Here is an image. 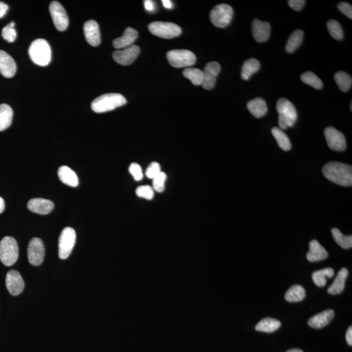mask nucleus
<instances>
[{"instance_id":"f257e3e1","label":"nucleus","mask_w":352,"mask_h":352,"mask_svg":"<svg viewBox=\"0 0 352 352\" xmlns=\"http://www.w3.org/2000/svg\"><path fill=\"white\" fill-rule=\"evenodd\" d=\"M323 174L329 181L337 185L348 187L352 185V167L338 162H330L324 166Z\"/></svg>"},{"instance_id":"f03ea898","label":"nucleus","mask_w":352,"mask_h":352,"mask_svg":"<svg viewBox=\"0 0 352 352\" xmlns=\"http://www.w3.org/2000/svg\"><path fill=\"white\" fill-rule=\"evenodd\" d=\"M276 108L279 113V127L282 130L294 126L297 120V112L291 102L281 98L277 101Z\"/></svg>"},{"instance_id":"7ed1b4c3","label":"nucleus","mask_w":352,"mask_h":352,"mask_svg":"<svg viewBox=\"0 0 352 352\" xmlns=\"http://www.w3.org/2000/svg\"><path fill=\"white\" fill-rule=\"evenodd\" d=\"M126 103V99L121 94H106L95 99L91 106L95 112L104 113L114 110Z\"/></svg>"},{"instance_id":"20e7f679","label":"nucleus","mask_w":352,"mask_h":352,"mask_svg":"<svg viewBox=\"0 0 352 352\" xmlns=\"http://www.w3.org/2000/svg\"><path fill=\"white\" fill-rule=\"evenodd\" d=\"M29 55L33 63L40 66H47L51 60V49L49 43L43 38H37L29 48Z\"/></svg>"},{"instance_id":"39448f33","label":"nucleus","mask_w":352,"mask_h":352,"mask_svg":"<svg viewBox=\"0 0 352 352\" xmlns=\"http://www.w3.org/2000/svg\"><path fill=\"white\" fill-rule=\"evenodd\" d=\"M19 258V247L13 237L6 236L0 242V260L6 266L15 264Z\"/></svg>"},{"instance_id":"423d86ee","label":"nucleus","mask_w":352,"mask_h":352,"mask_svg":"<svg viewBox=\"0 0 352 352\" xmlns=\"http://www.w3.org/2000/svg\"><path fill=\"white\" fill-rule=\"evenodd\" d=\"M233 16V11L228 4H219L215 6L210 13L211 23L217 28H226L230 24Z\"/></svg>"},{"instance_id":"0eeeda50","label":"nucleus","mask_w":352,"mask_h":352,"mask_svg":"<svg viewBox=\"0 0 352 352\" xmlns=\"http://www.w3.org/2000/svg\"><path fill=\"white\" fill-rule=\"evenodd\" d=\"M148 29L153 35L163 38L178 37L182 32L180 27L172 22H153L149 24Z\"/></svg>"},{"instance_id":"6e6552de","label":"nucleus","mask_w":352,"mask_h":352,"mask_svg":"<svg viewBox=\"0 0 352 352\" xmlns=\"http://www.w3.org/2000/svg\"><path fill=\"white\" fill-rule=\"evenodd\" d=\"M76 235L73 228L67 227L61 231L59 238V257L67 259L71 254L76 243Z\"/></svg>"},{"instance_id":"1a4fd4ad","label":"nucleus","mask_w":352,"mask_h":352,"mask_svg":"<svg viewBox=\"0 0 352 352\" xmlns=\"http://www.w3.org/2000/svg\"><path fill=\"white\" fill-rule=\"evenodd\" d=\"M167 56L170 64L176 68L190 67L197 61L194 54L187 50H172Z\"/></svg>"},{"instance_id":"9d476101","label":"nucleus","mask_w":352,"mask_h":352,"mask_svg":"<svg viewBox=\"0 0 352 352\" xmlns=\"http://www.w3.org/2000/svg\"><path fill=\"white\" fill-rule=\"evenodd\" d=\"M49 11L56 29L65 31L69 26V20L64 8L60 2L53 1L50 4Z\"/></svg>"},{"instance_id":"9b49d317","label":"nucleus","mask_w":352,"mask_h":352,"mask_svg":"<svg viewBox=\"0 0 352 352\" xmlns=\"http://www.w3.org/2000/svg\"><path fill=\"white\" fill-rule=\"evenodd\" d=\"M328 146L333 151H343L346 148V138L341 132L332 127H327L324 131Z\"/></svg>"},{"instance_id":"f8f14e48","label":"nucleus","mask_w":352,"mask_h":352,"mask_svg":"<svg viewBox=\"0 0 352 352\" xmlns=\"http://www.w3.org/2000/svg\"><path fill=\"white\" fill-rule=\"evenodd\" d=\"M45 253V246L42 240L34 238L30 240L28 247V258L31 265L38 266L42 264Z\"/></svg>"},{"instance_id":"ddd939ff","label":"nucleus","mask_w":352,"mask_h":352,"mask_svg":"<svg viewBox=\"0 0 352 352\" xmlns=\"http://www.w3.org/2000/svg\"><path fill=\"white\" fill-rule=\"evenodd\" d=\"M140 49L136 45H132L122 50H117L113 53L115 61L122 65H129L133 63L139 55Z\"/></svg>"},{"instance_id":"4468645a","label":"nucleus","mask_w":352,"mask_h":352,"mask_svg":"<svg viewBox=\"0 0 352 352\" xmlns=\"http://www.w3.org/2000/svg\"><path fill=\"white\" fill-rule=\"evenodd\" d=\"M221 69V65L216 61H211L206 65L203 70L204 79L202 85L204 89L210 90L214 88Z\"/></svg>"},{"instance_id":"2eb2a0df","label":"nucleus","mask_w":352,"mask_h":352,"mask_svg":"<svg viewBox=\"0 0 352 352\" xmlns=\"http://www.w3.org/2000/svg\"><path fill=\"white\" fill-rule=\"evenodd\" d=\"M6 283L7 289L13 296H18L24 290L23 279L16 270H11L7 273Z\"/></svg>"},{"instance_id":"dca6fc26","label":"nucleus","mask_w":352,"mask_h":352,"mask_svg":"<svg viewBox=\"0 0 352 352\" xmlns=\"http://www.w3.org/2000/svg\"><path fill=\"white\" fill-rule=\"evenodd\" d=\"M17 71L14 59L6 52L0 50V73L6 78H12Z\"/></svg>"},{"instance_id":"f3484780","label":"nucleus","mask_w":352,"mask_h":352,"mask_svg":"<svg viewBox=\"0 0 352 352\" xmlns=\"http://www.w3.org/2000/svg\"><path fill=\"white\" fill-rule=\"evenodd\" d=\"M84 32L86 41L93 47H97L101 43V33H100L98 24L95 20H90L84 25Z\"/></svg>"},{"instance_id":"a211bd4d","label":"nucleus","mask_w":352,"mask_h":352,"mask_svg":"<svg viewBox=\"0 0 352 352\" xmlns=\"http://www.w3.org/2000/svg\"><path fill=\"white\" fill-rule=\"evenodd\" d=\"M252 31L254 40L258 43L266 42L271 33V26L269 22L254 19L252 24Z\"/></svg>"},{"instance_id":"6ab92c4d","label":"nucleus","mask_w":352,"mask_h":352,"mask_svg":"<svg viewBox=\"0 0 352 352\" xmlns=\"http://www.w3.org/2000/svg\"><path fill=\"white\" fill-rule=\"evenodd\" d=\"M28 210L40 215H47L54 208L53 202L44 199H33L28 202Z\"/></svg>"},{"instance_id":"aec40b11","label":"nucleus","mask_w":352,"mask_h":352,"mask_svg":"<svg viewBox=\"0 0 352 352\" xmlns=\"http://www.w3.org/2000/svg\"><path fill=\"white\" fill-rule=\"evenodd\" d=\"M335 317V312L328 309L311 317L308 321V326L315 329H322L328 326Z\"/></svg>"},{"instance_id":"412c9836","label":"nucleus","mask_w":352,"mask_h":352,"mask_svg":"<svg viewBox=\"0 0 352 352\" xmlns=\"http://www.w3.org/2000/svg\"><path fill=\"white\" fill-rule=\"evenodd\" d=\"M328 253L318 241L313 240L309 244V251L306 254V258L310 262H319L328 257Z\"/></svg>"},{"instance_id":"4be33fe9","label":"nucleus","mask_w":352,"mask_h":352,"mask_svg":"<svg viewBox=\"0 0 352 352\" xmlns=\"http://www.w3.org/2000/svg\"><path fill=\"white\" fill-rule=\"evenodd\" d=\"M138 33L136 29L127 28L122 37L113 40V46L115 49L119 50L131 47L138 38Z\"/></svg>"},{"instance_id":"5701e85b","label":"nucleus","mask_w":352,"mask_h":352,"mask_svg":"<svg viewBox=\"0 0 352 352\" xmlns=\"http://www.w3.org/2000/svg\"><path fill=\"white\" fill-rule=\"evenodd\" d=\"M347 276H348V271L346 268H342L340 269L333 283L328 288V294L331 295L341 294L344 291L345 283H346Z\"/></svg>"},{"instance_id":"b1692460","label":"nucleus","mask_w":352,"mask_h":352,"mask_svg":"<svg viewBox=\"0 0 352 352\" xmlns=\"http://www.w3.org/2000/svg\"><path fill=\"white\" fill-rule=\"evenodd\" d=\"M58 175L61 182L70 186V187H75L79 185V179L75 172L73 170L67 167L62 166L58 169Z\"/></svg>"},{"instance_id":"393cba45","label":"nucleus","mask_w":352,"mask_h":352,"mask_svg":"<svg viewBox=\"0 0 352 352\" xmlns=\"http://www.w3.org/2000/svg\"><path fill=\"white\" fill-rule=\"evenodd\" d=\"M247 108L254 117L260 118L264 116L267 112V105L265 100L258 97L247 103Z\"/></svg>"},{"instance_id":"a878e982","label":"nucleus","mask_w":352,"mask_h":352,"mask_svg":"<svg viewBox=\"0 0 352 352\" xmlns=\"http://www.w3.org/2000/svg\"><path fill=\"white\" fill-rule=\"evenodd\" d=\"M13 111L7 104H0V131H5L12 124Z\"/></svg>"},{"instance_id":"bb28decb","label":"nucleus","mask_w":352,"mask_h":352,"mask_svg":"<svg viewBox=\"0 0 352 352\" xmlns=\"http://www.w3.org/2000/svg\"><path fill=\"white\" fill-rule=\"evenodd\" d=\"M281 326V323L279 320L272 318H265L259 322L255 329L256 331L262 332L272 333L280 328Z\"/></svg>"},{"instance_id":"cd10ccee","label":"nucleus","mask_w":352,"mask_h":352,"mask_svg":"<svg viewBox=\"0 0 352 352\" xmlns=\"http://www.w3.org/2000/svg\"><path fill=\"white\" fill-rule=\"evenodd\" d=\"M260 68V63L254 58L249 59L245 61L242 68V78L244 81H248L251 76L258 72Z\"/></svg>"},{"instance_id":"c85d7f7f","label":"nucleus","mask_w":352,"mask_h":352,"mask_svg":"<svg viewBox=\"0 0 352 352\" xmlns=\"http://www.w3.org/2000/svg\"><path fill=\"white\" fill-rule=\"evenodd\" d=\"M306 296V291L301 285H294L288 289L285 294V299L290 303L299 302Z\"/></svg>"},{"instance_id":"c756f323","label":"nucleus","mask_w":352,"mask_h":352,"mask_svg":"<svg viewBox=\"0 0 352 352\" xmlns=\"http://www.w3.org/2000/svg\"><path fill=\"white\" fill-rule=\"evenodd\" d=\"M272 136L276 138L279 147L284 151H289L292 148L291 142L287 134L279 127H275L272 129Z\"/></svg>"},{"instance_id":"7c9ffc66","label":"nucleus","mask_w":352,"mask_h":352,"mask_svg":"<svg viewBox=\"0 0 352 352\" xmlns=\"http://www.w3.org/2000/svg\"><path fill=\"white\" fill-rule=\"evenodd\" d=\"M303 35L304 32L301 29H296L294 31L288 38L287 45H286V51L288 53H292L298 49L303 42Z\"/></svg>"},{"instance_id":"2f4dec72","label":"nucleus","mask_w":352,"mask_h":352,"mask_svg":"<svg viewBox=\"0 0 352 352\" xmlns=\"http://www.w3.org/2000/svg\"><path fill=\"white\" fill-rule=\"evenodd\" d=\"M335 272L332 268H326L313 272L312 280L318 287H324L327 284L326 278H332Z\"/></svg>"},{"instance_id":"473e14b6","label":"nucleus","mask_w":352,"mask_h":352,"mask_svg":"<svg viewBox=\"0 0 352 352\" xmlns=\"http://www.w3.org/2000/svg\"><path fill=\"white\" fill-rule=\"evenodd\" d=\"M334 240L335 242L344 249H350L352 247V236H345L337 228L331 230Z\"/></svg>"},{"instance_id":"72a5a7b5","label":"nucleus","mask_w":352,"mask_h":352,"mask_svg":"<svg viewBox=\"0 0 352 352\" xmlns=\"http://www.w3.org/2000/svg\"><path fill=\"white\" fill-rule=\"evenodd\" d=\"M335 80L338 87L343 92H346L351 88L352 85L351 77L346 72L338 71L335 74Z\"/></svg>"},{"instance_id":"f704fd0d","label":"nucleus","mask_w":352,"mask_h":352,"mask_svg":"<svg viewBox=\"0 0 352 352\" xmlns=\"http://www.w3.org/2000/svg\"><path fill=\"white\" fill-rule=\"evenodd\" d=\"M183 74L185 78L189 79L195 86L202 85L203 83V70L195 68H187L183 70Z\"/></svg>"},{"instance_id":"c9c22d12","label":"nucleus","mask_w":352,"mask_h":352,"mask_svg":"<svg viewBox=\"0 0 352 352\" xmlns=\"http://www.w3.org/2000/svg\"><path fill=\"white\" fill-rule=\"evenodd\" d=\"M301 81L306 85L312 86L315 89L320 90L323 88V83L319 76L316 75L312 72H304L301 76Z\"/></svg>"},{"instance_id":"e433bc0d","label":"nucleus","mask_w":352,"mask_h":352,"mask_svg":"<svg viewBox=\"0 0 352 352\" xmlns=\"http://www.w3.org/2000/svg\"><path fill=\"white\" fill-rule=\"evenodd\" d=\"M327 28L330 35L336 40H342L344 37L341 25L335 20H329L327 23Z\"/></svg>"},{"instance_id":"4c0bfd02","label":"nucleus","mask_w":352,"mask_h":352,"mask_svg":"<svg viewBox=\"0 0 352 352\" xmlns=\"http://www.w3.org/2000/svg\"><path fill=\"white\" fill-rule=\"evenodd\" d=\"M15 22L12 21L2 29V37L9 43H13L17 38V33L15 28Z\"/></svg>"},{"instance_id":"58836bf2","label":"nucleus","mask_w":352,"mask_h":352,"mask_svg":"<svg viewBox=\"0 0 352 352\" xmlns=\"http://www.w3.org/2000/svg\"><path fill=\"white\" fill-rule=\"evenodd\" d=\"M136 194L138 197L150 201L154 197V190L151 186L142 185L136 188Z\"/></svg>"},{"instance_id":"ea45409f","label":"nucleus","mask_w":352,"mask_h":352,"mask_svg":"<svg viewBox=\"0 0 352 352\" xmlns=\"http://www.w3.org/2000/svg\"><path fill=\"white\" fill-rule=\"evenodd\" d=\"M167 176L165 172H161L153 179V188L158 192H162L165 190V185Z\"/></svg>"},{"instance_id":"a19ab883","label":"nucleus","mask_w":352,"mask_h":352,"mask_svg":"<svg viewBox=\"0 0 352 352\" xmlns=\"http://www.w3.org/2000/svg\"><path fill=\"white\" fill-rule=\"evenodd\" d=\"M161 172V166L158 163L153 162L149 165L146 172L147 178L153 179Z\"/></svg>"},{"instance_id":"79ce46f5","label":"nucleus","mask_w":352,"mask_h":352,"mask_svg":"<svg viewBox=\"0 0 352 352\" xmlns=\"http://www.w3.org/2000/svg\"><path fill=\"white\" fill-rule=\"evenodd\" d=\"M129 172L136 181H140L143 178L142 168L137 163H132L129 167Z\"/></svg>"},{"instance_id":"37998d69","label":"nucleus","mask_w":352,"mask_h":352,"mask_svg":"<svg viewBox=\"0 0 352 352\" xmlns=\"http://www.w3.org/2000/svg\"><path fill=\"white\" fill-rule=\"evenodd\" d=\"M338 10L349 19H352V7L347 2H340L338 5Z\"/></svg>"},{"instance_id":"c03bdc74","label":"nucleus","mask_w":352,"mask_h":352,"mask_svg":"<svg viewBox=\"0 0 352 352\" xmlns=\"http://www.w3.org/2000/svg\"><path fill=\"white\" fill-rule=\"evenodd\" d=\"M305 3V0H289L288 1V5L290 8L296 11L301 10Z\"/></svg>"},{"instance_id":"a18cd8bd","label":"nucleus","mask_w":352,"mask_h":352,"mask_svg":"<svg viewBox=\"0 0 352 352\" xmlns=\"http://www.w3.org/2000/svg\"><path fill=\"white\" fill-rule=\"evenodd\" d=\"M8 10L9 6L8 4L4 3L3 2H0V19H2L6 15Z\"/></svg>"},{"instance_id":"49530a36","label":"nucleus","mask_w":352,"mask_h":352,"mask_svg":"<svg viewBox=\"0 0 352 352\" xmlns=\"http://www.w3.org/2000/svg\"><path fill=\"white\" fill-rule=\"evenodd\" d=\"M346 341L347 342V344H348L349 346H352V327L349 326L348 328V329H347V332H346Z\"/></svg>"},{"instance_id":"de8ad7c7","label":"nucleus","mask_w":352,"mask_h":352,"mask_svg":"<svg viewBox=\"0 0 352 352\" xmlns=\"http://www.w3.org/2000/svg\"><path fill=\"white\" fill-rule=\"evenodd\" d=\"M144 6L147 11H152L154 10V4L152 1L146 0V1L144 2Z\"/></svg>"},{"instance_id":"09e8293b","label":"nucleus","mask_w":352,"mask_h":352,"mask_svg":"<svg viewBox=\"0 0 352 352\" xmlns=\"http://www.w3.org/2000/svg\"><path fill=\"white\" fill-rule=\"evenodd\" d=\"M5 207L6 205L4 200L2 199V197H0V214L4 212V210H5Z\"/></svg>"},{"instance_id":"8fccbe9b","label":"nucleus","mask_w":352,"mask_h":352,"mask_svg":"<svg viewBox=\"0 0 352 352\" xmlns=\"http://www.w3.org/2000/svg\"><path fill=\"white\" fill-rule=\"evenodd\" d=\"M162 2L165 8L167 9H171L172 8V2L169 1V0H163Z\"/></svg>"},{"instance_id":"3c124183","label":"nucleus","mask_w":352,"mask_h":352,"mask_svg":"<svg viewBox=\"0 0 352 352\" xmlns=\"http://www.w3.org/2000/svg\"><path fill=\"white\" fill-rule=\"evenodd\" d=\"M287 352H303V351H302L301 349H300L293 348V349H289V350H288Z\"/></svg>"}]
</instances>
